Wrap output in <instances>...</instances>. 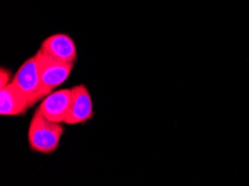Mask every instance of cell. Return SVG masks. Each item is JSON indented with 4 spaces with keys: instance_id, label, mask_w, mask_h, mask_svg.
<instances>
[{
    "instance_id": "5",
    "label": "cell",
    "mask_w": 249,
    "mask_h": 186,
    "mask_svg": "<svg viewBox=\"0 0 249 186\" xmlns=\"http://www.w3.org/2000/svg\"><path fill=\"white\" fill-rule=\"evenodd\" d=\"M93 114V101L88 87L85 85L71 87V104L65 124H84L92 119Z\"/></svg>"
},
{
    "instance_id": "7",
    "label": "cell",
    "mask_w": 249,
    "mask_h": 186,
    "mask_svg": "<svg viewBox=\"0 0 249 186\" xmlns=\"http://www.w3.org/2000/svg\"><path fill=\"white\" fill-rule=\"evenodd\" d=\"M32 107L13 83L0 88V114L1 116H20Z\"/></svg>"
},
{
    "instance_id": "8",
    "label": "cell",
    "mask_w": 249,
    "mask_h": 186,
    "mask_svg": "<svg viewBox=\"0 0 249 186\" xmlns=\"http://www.w3.org/2000/svg\"><path fill=\"white\" fill-rule=\"evenodd\" d=\"M10 77H13L11 71L5 67H1V69H0V88L10 84Z\"/></svg>"
},
{
    "instance_id": "2",
    "label": "cell",
    "mask_w": 249,
    "mask_h": 186,
    "mask_svg": "<svg viewBox=\"0 0 249 186\" xmlns=\"http://www.w3.org/2000/svg\"><path fill=\"white\" fill-rule=\"evenodd\" d=\"M11 83L28 101L32 107L47 96L40 78L38 51L22 63L17 73L13 76Z\"/></svg>"
},
{
    "instance_id": "6",
    "label": "cell",
    "mask_w": 249,
    "mask_h": 186,
    "mask_svg": "<svg viewBox=\"0 0 249 186\" xmlns=\"http://www.w3.org/2000/svg\"><path fill=\"white\" fill-rule=\"evenodd\" d=\"M40 49L45 54L62 62L75 64L77 59V48L74 39L63 33L54 34L44 39Z\"/></svg>"
},
{
    "instance_id": "1",
    "label": "cell",
    "mask_w": 249,
    "mask_h": 186,
    "mask_svg": "<svg viewBox=\"0 0 249 186\" xmlns=\"http://www.w3.org/2000/svg\"><path fill=\"white\" fill-rule=\"evenodd\" d=\"M65 132L63 124L55 123L43 115L37 108L28 127V144L30 150L39 154H52L58 149Z\"/></svg>"
},
{
    "instance_id": "3",
    "label": "cell",
    "mask_w": 249,
    "mask_h": 186,
    "mask_svg": "<svg viewBox=\"0 0 249 186\" xmlns=\"http://www.w3.org/2000/svg\"><path fill=\"white\" fill-rule=\"evenodd\" d=\"M38 52L41 83H43L45 92L48 95L67 81L73 71L74 64L56 59L54 57L45 54L41 49H39Z\"/></svg>"
},
{
    "instance_id": "4",
    "label": "cell",
    "mask_w": 249,
    "mask_h": 186,
    "mask_svg": "<svg viewBox=\"0 0 249 186\" xmlns=\"http://www.w3.org/2000/svg\"><path fill=\"white\" fill-rule=\"evenodd\" d=\"M71 104V88L54 90L40 101L39 111L52 121L65 124Z\"/></svg>"
}]
</instances>
